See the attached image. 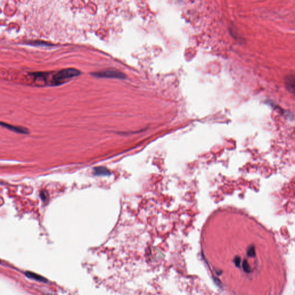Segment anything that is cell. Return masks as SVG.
Here are the masks:
<instances>
[{
  "label": "cell",
  "mask_w": 295,
  "mask_h": 295,
  "mask_svg": "<svg viewBox=\"0 0 295 295\" xmlns=\"http://www.w3.org/2000/svg\"><path fill=\"white\" fill-rule=\"evenodd\" d=\"M80 71L75 69L61 70L54 74L50 81V85L57 86L64 83L67 80L79 75Z\"/></svg>",
  "instance_id": "6da1fadb"
},
{
  "label": "cell",
  "mask_w": 295,
  "mask_h": 295,
  "mask_svg": "<svg viewBox=\"0 0 295 295\" xmlns=\"http://www.w3.org/2000/svg\"><path fill=\"white\" fill-rule=\"evenodd\" d=\"M41 197L42 198V200L43 201H45L47 198V196H46V193L44 192V191H42L41 193Z\"/></svg>",
  "instance_id": "8fae6325"
},
{
  "label": "cell",
  "mask_w": 295,
  "mask_h": 295,
  "mask_svg": "<svg viewBox=\"0 0 295 295\" xmlns=\"http://www.w3.org/2000/svg\"><path fill=\"white\" fill-rule=\"evenodd\" d=\"M242 267L245 272L247 273H249L250 272V267L249 265V263L246 259H244L242 263Z\"/></svg>",
  "instance_id": "52a82bcc"
},
{
  "label": "cell",
  "mask_w": 295,
  "mask_h": 295,
  "mask_svg": "<svg viewBox=\"0 0 295 295\" xmlns=\"http://www.w3.org/2000/svg\"><path fill=\"white\" fill-rule=\"evenodd\" d=\"M26 275L27 276V277L31 278V279L37 280V281H42V282H46V281H47L46 279L44 278V277H43L42 276H41L36 273H32L31 272H27L26 273Z\"/></svg>",
  "instance_id": "5b68a950"
},
{
  "label": "cell",
  "mask_w": 295,
  "mask_h": 295,
  "mask_svg": "<svg viewBox=\"0 0 295 295\" xmlns=\"http://www.w3.org/2000/svg\"><path fill=\"white\" fill-rule=\"evenodd\" d=\"M94 76L98 77H107V78H118L124 79L126 77L124 74L115 70H106L102 71L93 74Z\"/></svg>",
  "instance_id": "7a4b0ae2"
},
{
  "label": "cell",
  "mask_w": 295,
  "mask_h": 295,
  "mask_svg": "<svg viewBox=\"0 0 295 295\" xmlns=\"http://www.w3.org/2000/svg\"><path fill=\"white\" fill-rule=\"evenodd\" d=\"M247 255L249 256H250V257H254V256H255V249H254V247L253 246L249 247V248L247 250Z\"/></svg>",
  "instance_id": "9c48e42d"
},
{
  "label": "cell",
  "mask_w": 295,
  "mask_h": 295,
  "mask_svg": "<svg viewBox=\"0 0 295 295\" xmlns=\"http://www.w3.org/2000/svg\"><path fill=\"white\" fill-rule=\"evenodd\" d=\"M234 263L237 267H239L240 266V258L239 256H236L234 259Z\"/></svg>",
  "instance_id": "30bf717a"
},
{
  "label": "cell",
  "mask_w": 295,
  "mask_h": 295,
  "mask_svg": "<svg viewBox=\"0 0 295 295\" xmlns=\"http://www.w3.org/2000/svg\"><path fill=\"white\" fill-rule=\"evenodd\" d=\"M0 126L5 127L10 131H12L16 133L22 134H27L29 133V131L27 129L21 126H16L11 125L10 124H8L5 122H0Z\"/></svg>",
  "instance_id": "3957f363"
},
{
  "label": "cell",
  "mask_w": 295,
  "mask_h": 295,
  "mask_svg": "<svg viewBox=\"0 0 295 295\" xmlns=\"http://www.w3.org/2000/svg\"><path fill=\"white\" fill-rule=\"evenodd\" d=\"M288 80L287 81V87L288 88H291L292 89V91L294 92V83H295V80H294V77L291 76L289 78H288L287 79Z\"/></svg>",
  "instance_id": "8992f818"
},
{
  "label": "cell",
  "mask_w": 295,
  "mask_h": 295,
  "mask_svg": "<svg viewBox=\"0 0 295 295\" xmlns=\"http://www.w3.org/2000/svg\"><path fill=\"white\" fill-rule=\"evenodd\" d=\"M30 45H33V46H51V44L48 43L44 42H43V41H34V42H32L29 43H28Z\"/></svg>",
  "instance_id": "ba28073f"
},
{
  "label": "cell",
  "mask_w": 295,
  "mask_h": 295,
  "mask_svg": "<svg viewBox=\"0 0 295 295\" xmlns=\"http://www.w3.org/2000/svg\"><path fill=\"white\" fill-rule=\"evenodd\" d=\"M94 174L97 176H107L110 174V171L104 167H97L93 169Z\"/></svg>",
  "instance_id": "277c9868"
}]
</instances>
